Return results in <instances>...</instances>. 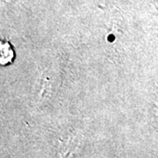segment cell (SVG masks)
<instances>
[{
  "instance_id": "cell-1",
  "label": "cell",
  "mask_w": 158,
  "mask_h": 158,
  "mask_svg": "<svg viewBox=\"0 0 158 158\" xmlns=\"http://www.w3.org/2000/svg\"><path fill=\"white\" fill-rule=\"evenodd\" d=\"M0 62L1 65L6 66L10 64L14 59V51L12 49L11 46L6 41H1L0 46Z\"/></svg>"
}]
</instances>
